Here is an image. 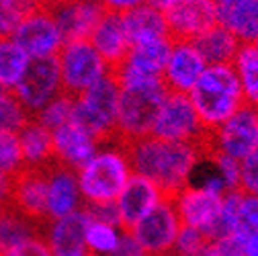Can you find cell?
<instances>
[{
  "label": "cell",
  "instance_id": "1",
  "mask_svg": "<svg viewBox=\"0 0 258 256\" xmlns=\"http://www.w3.org/2000/svg\"><path fill=\"white\" fill-rule=\"evenodd\" d=\"M127 148L134 174L152 180L166 197H174L190 184L192 174L207 156L205 144L166 142L154 136L127 144Z\"/></svg>",
  "mask_w": 258,
  "mask_h": 256
},
{
  "label": "cell",
  "instance_id": "2",
  "mask_svg": "<svg viewBox=\"0 0 258 256\" xmlns=\"http://www.w3.org/2000/svg\"><path fill=\"white\" fill-rule=\"evenodd\" d=\"M76 174L86 207L113 205L134 176L127 144L117 138L103 142L96 154L80 170H76Z\"/></svg>",
  "mask_w": 258,
  "mask_h": 256
},
{
  "label": "cell",
  "instance_id": "3",
  "mask_svg": "<svg viewBox=\"0 0 258 256\" xmlns=\"http://www.w3.org/2000/svg\"><path fill=\"white\" fill-rule=\"evenodd\" d=\"M115 78L121 88L117 140L132 144L152 134L154 119L160 111V105L164 103L168 90L162 78H142V76H115Z\"/></svg>",
  "mask_w": 258,
  "mask_h": 256
},
{
  "label": "cell",
  "instance_id": "4",
  "mask_svg": "<svg viewBox=\"0 0 258 256\" xmlns=\"http://www.w3.org/2000/svg\"><path fill=\"white\" fill-rule=\"evenodd\" d=\"M188 97L195 105L207 134L217 130L221 123H225L246 105L238 74L232 63L207 66L201 80L190 90Z\"/></svg>",
  "mask_w": 258,
  "mask_h": 256
},
{
  "label": "cell",
  "instance_id": "5",
  "mask_svg": "<svg viewBox=\"0 0 258 256\" xmlns=\"http://www.w3.org/2000/svg\"><path fill=\"white\" fill-rule=\"evenodd\" d=\"M119 82L111 74L86 92L74 97V119L101 142L117 138L119 115Z\"/></svg>",
  "mask_w": 258,
  "mask_h": 256
},
{
  "label": "cell",
  "instance_id": "6",
  "mask_svg": "<svg viewBox=\"0 0 258 256\" xmlns=\"http://www.w3.org/2000/svg\"><path fill=\"white\" fill-rule=\"evenodd\" d=\"M55 59L63 92L70 97H78V94L86 92L88 88L113 74V68L101 57V53L94 49L88 39L66 41Z\"/></svg>",
  "mask_w": 258,
  "mask_h": 256
},
{
  "label": "cell",
  "instance_id": "7",
  "mask_svg": "<svg viewBox=\"0 0 258 256\" xmlns=\"http://www.w3.org/2000/svg\"><path fill=\"white\" fill-rule=\"evenodd\" d=\"M154 138L182 144H205L207 130L188 94L168 92L154 119Z\"/></svg>",
  "mask_w": 258,
  "mask_h": 256
},
{
  "label": "cell",
  "instance_id": "8",
  "mask_svg": "<svg viewBox=\"0 0 258 256\" xmlns=\"http://www.w3.org/2000/svg\"><path fill=\"white\" fill-rule=\"evenodd\" d=\"M205 150L238 162L246 160L258 150V109L244 105L240 111H236L217 130L207 134Z\"/></svg>",
  "mask_w": 258,
  "mask_h": 256
},
{
  "label": "cell",
  "instance_id": "9",
  "mask_svg": "<svg viewBox=\"0 0 258 256\" xmlns=\"http://www.w3.org/2000/svg\"><path fill=\"white\" fill-rule=\"evenodd\" d=\"M180 230H182V221L176 213V207L172 199L166 197L127 232L134 236V240L140 244L144 254L172 256Z\"/></svg>",
  "mask_w": 258,
  "mask_h": 256
},
{
  "label": "cell",
  "instance_id": "10",
  "mask_svg": "<svg viewBox=\"0 0 258 256\" xmlns=\"http://www.w3.org/2000/svg\"><path fill=\"white\" fill-rule=\"evenodd\" d=\"M13 92L23 105V109L35 117L47 103H51L63 92L57 59L55 57L31 59L21 82L15 86Z\"/></svg>",
  "mask_w": 258,
  "mask_h": 256
},
{
  "label": "cell",
  "instance_id": "11",
  "mask_svg": "<svg viewBox=\"0 0 258 256\" xmlns=\"http://www.w3.org/2000/svg\"><path fill=\"white\" fill-rule=\"evenodd\" d=\"M15 43L27 53L29 59L55 57L66 39L53 17L51 9H35L13 35Z\"/></svg>",
  "mask_w": 258,
  "mask_h": 256
},
{
  "label": "cell",
  "instance_id": "12",
  "mask_svg": "<svg viewBox=\"0 0 258 256\" xmlns=\"http://www.w3.org/2000/svg\"><path fill=\"white\" fill-rule=\"evenodd\" d=\"M170 199L176 207V213L184 228L199 230L209 238L215 236L223 195L190 182Z\"/></svg>",
  "mask_w": 258,
  "mask_h": 256
},
{
  "label": "cell",
  "instance_id": "13",
  "mask_svg": "<svg viewBox=\"0 0 258 256\" xmlns=\"http://www.w3.org/2000/svg\"><path fill=\"white\" fill-rule=\"evenodd\" d=\"M205 70H207V61L201 55L195 41L172 39L170 55L162 72V82L168 92L190 94V90L197 86Z\"/></svg>",
  "mask_w": 258,
  "mask_h": 256
},
{
  "label": "cell",
  "instance_id": "14",
  "mask_svg": "<svg viewBox=\"0 0 258 256\" xmlns=\"http://www.w3.org/2000/svg\"><path fill=\"white\" fill-rule=\"evenodd\" d=\"M164 13L172 39L197 41L203 33L219 25L215 0H180Z\"/></svg>",
  "mask_w": 258,
  "mask_h": 256
},
{
  "label": "cell",
  "instance_id": "15",
  "mask_svg": "<svg viewBox=\"0 0 258 256\" xmlns=\"http://www.w3.org/2000/svg\"><path fill=\"white\" fill-rule=\"evenodd\" d=\"M45 221L66 217L86 207L76 170H70L61 164H51L45 168Z\"/></svg>",
  "mask_w": 258,
  "mask_h": 256
},
{
  "label": "cell",
  "instance_id": "16",
  "mask_svg": "<svg viewBox=\"0 0 258 256\" xmlns=\"http://www.w3.org/2000/svg\"><path fill=\"white\" fill-rule=\"evenodd\" d=\"M53 134V162L70 170H80L101 148V140L76 121L57 127Z\"/></svg>",
  "mask_w": 258,
  "mask_h": 256
},
{
  "label": "cell",
  "instance_id": "17",
  "mask_svg": "<svg viewBox=\"0 0 258 256\" xmlns=\"http://www.w3.org/2000/svg\"><path fill=\"white\" fill-rule=\"evenodd\" d=\"M88 221L90 213L86 207L66 217L45 221L41 228V236L47 242L51 256H88L84 246Z\"/></svg>",
  "mask_w": 258,
  "mask_h": 256
},
{
  "label": "cell",
  "instance_id": "18",
  "mask_svg": "<svg viewBox=\"0 0 258 256\" xmlns=\"http://www.w3.org/2000/svg\"><path fill=\"white\" fill-rule=\"evenodd\" d=\"M164 199L166 195L162 193V188L140 174H134L113 205H115L119 223L125 230H129Z\"/></svg>",
  "mask_w": 258,
  "mask_h": 256
},
{
  "label": "cell",
  "instance_id": "19",
  "mask_svg": "<svg viewBox=\"0 0 258 256\" xmlns=\"http://www.w3.org/2000/svg\"><path fill=\"white\" fill-rule=\"evenodd\" d=\"M258 232V197L244 190H230L223 195L219 223L213 238L238 236L246 238Z\"/></svg>",
  "mask_w": 258,
  "mask_h": 256
},
{
  "label": "cell",
  "instance_id": "20",
  "mask_svg": "<svg viewBox=\"0 0 258 256\" xmlns=\"http://www.w3.org/2000/svg\"><path fill=\"white\" fill-rule=\"evenodd\" d=\"M51 11L66 41L90 39L96 25L107 13L99 0H61Z\"/></svg>",
  "mask_w": 258,
  "mask_h": 256
},
{
  "label": "cell",
  "instance_id": "21",
  "mask_svg": "<svg viewBox=\"0 0 258 256\" xmlns=\"http://www.w3.org/2000/svg\"><path fill=\"white\" fill-rule=\"evenodd\" d=\"M172 37L134 43L121 66L113 70L115 76H142V78H162L166 59L170 55Z\"/></svg>",
  "mask_w": 258,
  "mask_h": 256
},
{
  "label": "cell",
  "instance_id": "22",
  "mask_svg": "<svg viewBox=\"0 0 258 256\" xmlns=\"http://www.w3.org/2000/svg\"><path fill=\"white\" fill-rule=\"evenodd\" d=\"M88 41L94 45V49L101 53V57L113 70L121 66L129 49H132V41L127 37L123 17L117 13H105Z\"/></svg>",
  "mask_w": 258,
  "mask_h": 256
},
{
  "label": "cell",
  "instance_id": "23",
  "mask_svg": "<svg viewBox=\"0 0 258 256\" xmlns=\"http://www.w3.org/2000/svg\"><path fill=\"white\" fill-rule=\"evenodd\" d=\"M45 170L25 168L21 174L15 176L13 186V207L21 213L29 215L39 223H45Z\"/></svg>",
  "mask_w": 258,
  "mask_h": 256
},
{
  "label": "cell",
  "instance_id": "24",
  "mask_svg": "<svg viewBox=\"0 0 258 256\" xmlns=\"http://www.w3.org/2000/svg\"><path fill=\"white\" fill-rule=\"evenodd\" d=\"M19 134L21 150H23V160H25V168H33V170H45L53 162V134L47 130L45 125H41L35 117H31Z\"/></svg>",
  "mask_w": 258,
  "mask_h": 256
},
{
  "label": "cell",
  "instance_id": "25",
  "mask_svg": "<svg viewBox=\"0 0 258 256\" xmlns=\"http://www.w3.org/2000/svg\"><path fill=\"white\" fill-rule=\"evenodd\" d=\"M121 17H123V25H125L127 37H129V41H132V45L170 37L166 13L160 7H156L154 3L132 9L129 13L121 15Z\"/></svg>",
  "mask_w": 258,
  "mask_h": 256
},
{
  "label": "cell",
  "instance_id": "26",
  "mask_svg": "<svg viewBox=\"0 0 258 256\" xmlns=\"http://www.w3.org/2000/svg\"><path fill=\"white\" fill-rule=\"evenodd\" d=\"M217 11L219 25L232 31L242 45L258 39V0H223Z\"/></svg>",
  "mask_w": 258,
  "mask_h": 256
},
{
  "label": "cell",
  "instance_id": "27",
  "mask_svg": "<svg viewBox=\"0 0 258 256\" xmlns=\"http://www.w3.org/2000/svg\"><path fill=\"white\" fill-rule=\"evenodd\" d=\"M195 45L199 47L201 55L205 57L207 66H223V63H232L242 47L240 39L221 25H215L203 33Z\"/></svg>",
  "mask_w": 258,
  "mask_h": 256
},
{
  "label": "cell",
  "instance_id": "28",
  "mask_svg": "<svg viewBox=\"0 0 258 256\" xmlns=\"http://www.w3.org/2000/svg\"><path fill=\"white\" fill-rule=\"evenodd\" d=\"M90 213V211H88ZM127 230L117 221H105L90 215L84 234V246L88 256H115Z\"/></svg>",
  "mask_w": 258,
  "mask_h": 256
},
{
  "label": "cell",
  "instance_id": "29",
  "mask_svg": "<svg viewBox=\"0 0 258 256\" xmlns=\"http://www.w3.org/2000/svg\"><path fill=\"white\" fill-rule=\"evenodd\" d=\"M43 223L31 219L29 215L21 213L13 205L5 211H0V250H7L19 244H25L41 236Z\"/></svg>",
  "mask_w": 258,
  "mask_h": 256
},
{
  "label": "cell",
  "instance_id": "30",
  "mask_svg": "<svg viewBox=\"0 0 258 256\" xmlns=\"http://www.w3.org/2000/svg\"><path fill=\"white\" fill-rule=\"evenodd\" d=\"M232 66L238 74L244 103L258 109V49L254 43L242 45Z\"/></svg>",
  "mask_w": 258,
  "mask_h": 256
},
{
  "label": "cell",
  "instance_id": "31",
  "mask_svg": "<svg viewBox=\"0 0 258 256\" xmlns=\"http://www.w3.org/2000/svg\"><path fill=\"white\" fill-rule=\"evenodd\" d=\"M27 53L15 43L13 37L0 39V88L15 90V86L21 82L27 66H29Z\"/></svg>",
  "mask_w": 258,
  "mask_h": 256
},
{
  "label": "cell",
  "instance_id": "32",
  "mask_svg": "<svg viewBox=\"0 0 258 256\" xmlns=\"http://www.w3.org/2000/svg\"><path fill=\"white\" fill-rule=\"evenodd\" d=\"M35 9H39L35 0H0V39L13 37Z\"/></svg>",
  "mask_w": 258,
  "mask_h": 256
},
{
  "label": "cell",
  "instance_id": "33",
  "mask_svg": "<svg viewBox=\"0 0 258 256\" xmlns=\"http://www.w3.org/2000/svg\"><path fill=\"white\" fill-rule=\"evenodd\" d=\"M25 170L23 150L17 132H0V172L7 176H17Z\"/></svg>",
  "mask_w": 258,
  "mask_h": 256
},
{
  "label": "cell",
  "instance_id": "34",
  "mask_svg": "<svg viewBox=\"0 0 258 256\" xmlns=\"http://www.w3.org/2000/svg\"><path fill=\"white\" fill-rule=\"evenodd\" d=\"M35 119L45 125L47 130H57V127L66 125L74 119V97H70V94L61 92L59 97H55L51 103H47L37 115Z\"/></svg>",
  "mask_w": 258,
  "mask_h": 256
},
{
  "label": "cell",
  "instance_id": "35",
  "mask_svg": "<svg viewBox=\"0 0 258 256\" xmlns=\"http://www.w3.org/2000/svg\"><path fill=\"white\" fill-rule=\"evenodd\" d=\"M31 119L13 90L0 88V132H19Z\"/></svg>",
  "mask_w": 258,
  "mask_h": 256
},
{
  "label": "cell",
  "instance_id": "36",
  "mask_svg": "<svg viewBox=\"0 0 258 256\" xmlns=\"http://www.w3.org/2000/svg\"><path fill=\"white\" fill-rule=\"evenodd\" d=\"M209 240L211 238L205 236L203 232L182 226L178 240H176V246L172 250V256H207Z\"/></svg>",
  "mask_w": 258,
  "mask_h": 256
},
{
  "label": "cell",
  "instance_id": "37",
  "mask_svg": "<svg viewBox=\"0 0 258 256\" xmlns=\"http://www.w3.org/2000/svg\"><path fill=\"white\" fill-rule=\"evenodd\" d=\"M207 158L211 166L215 168V172L219 174V178L223 180L225 188L230 190H240V178H242V162L238 160H232V158H225V156H217V154H209L207 152Z\"/></svg>",
  "mask_w": 258,
  "mask_h": 256
},
{
  "label": "cell",
  "instance_id": "38",
  "mask_svg": "<svg viewBox=\"0 0 258 256\" xmlns=\"http://www.w3.org/2000/svg\"><path fill=\"white\" fill-rule=\"evenodd\" d=\"M240 190L258 197V150L252 152L246 160H242V178Z\"/></svg>",
  "mask_w": 258,
  "mask_h": 256
},
{
  "label": "cell",
  "instance_id": "39",
  "mask_svg": "<svg viewBox=\"0 0 258 256\" xmlns=\"http://www.w3.org/2000/svg\"><path fill=\"white\" fill-rule=\"evenodd\" d=\"M0 256H51V250H49L47 242L43 240V236H37L25 244L0 250Z\"/></svg>",
  "mask_w": 258,
  "mask_h": 256
},
{
  "label": "cell",
  "instance_id": "40",
  "mask_svg": "<svg viewBox=\"0 0 258 256\" xmlns=\"http://www.w3.org/2000/svg\"><path fill=\"white\" fill-rule=\"evenodd\" d=\"M242 254V238L238 236H221L211 238L207 256H238Z\"/></svg>",
  "mask_w": 258,
  "mask_h": 256
},
{
  "label": "cell",
  "instance_id": "41",
  "mask_svg": "<svg viewBox=\"0 0 258 256\" xmlns=\"http://www.w3.org/2000/svg\"><path fill=\"white\" fill-rule=\"evenodd\" d=\"M101 7L107 13H117V15H125L132 9H138L142 5H148L152 0H99Z\"/></svg>",
  "mask_w": 258,
  "mask_h": 256
},
{
  "label": "cell",
  "instance_id": "42",
  "mask_svg": "<svg viewBox=\"0 0 258 256\" xmlns=\"http://www.w3.org/2000/svg\"><path fill=\"white\" fill-rule=\"evenodd\" d=\"M13 186H15V178L0 172V211H5L13 205Z\"/></svg>",
  "mask_w": 258,
  "mask_h": 256
},
{
  "label": "cell",
  "instance_id": "43",
  "mask_svg": "<svg viewBox=\"0 0 258 256\" xmlns=\"http://www.w3.org/2000/svg\"><path fill=\"white\" fill-rule=\"evenodd\" d=\"M115 256H144V252H142L140 244H138V242L134 240V236H132V234H129V232H127Z\"/></svg>",
  "mask_w": 258,
  "mask_h": 256
},
{
  "label": "cell",
  "instance_id": "44",
  "mask_svg": "<svg viewBox=\"0 0 258 256\" xmlns=\"http://www.w3.org/2000/svg\"><path fill=\"white\" fill-rule=\"evenodd\" d=\"M242 254L244 256H258V232L242 238Z\"/></svg>",
  "mask_w": 258,
  "mask_h": 256
},
{
  "label": "cell",
  "instance_id": "45",
  "mask_svg": "<svg viewBox=\"0 0 258 256\" xmlns=\"http://www.w3.org/2000/svg\"><path fill=\"white\" fill-rule=\"evenodd\" d=\"M152 3H154L156 7H160L162 11H168L170 7H174L176 3H180V0H152Z\"/></svg>",
  "mask_w": 258,
  "mask_h": 256
},
{
  "label": "cell",
  "instance_id": "46",
  "mask_svg": "<svg viewBox=\"0 0 258 256\" xmlns=\"http://www.w3.org/2000/svg\"><path fill=\"white\" fill-rule=\"evenodd\" d=\"M59 3H61V0H35V5L41 7V9H53Z\"/></svg>",
  "mask_w": 258,
  "mask_h": 256
},
{
  "label": "cell",
  "instance_id": "47",
  "mask_svg": "<svg viewBox=\"0 0 258 256\" xmlns=\"http://www.w3.org/2000/svg\"><path fill=\"white\" fill-rule=\"evenodd\" d=\"M254 45H256V49H258V39H256V41H254Z\"/></svg>",
  "mask_w": 258,
  "mask_h": 256
},
{
  "label": "cell",
  "instance_id": "48",
  "mask_svg": "<svg viewBox=\"0 0 258 256\" xmlns=\"http://www.w3.org/2000/svg\"><path fill=\"white\" fill-rule=\"evenodd\" d=\"M215 3H217V5H219V3H223V0H215Z\"/></svg>",
  "mask_w": 258,
  "mask_h": 256
},
{
  "label": "cell",
  "instance_id": "49",
  "mask_svg": "<svg viewBox=\"0 0 258 256\" xmlns=\"http://www.w3.org/2000/svg\"><path fill=\"white\" fill-rule=\"evenodd\" d=\"M238 256H244V254H238Z\"/></svg>",
  "mask_w": 258,
  "mask_h": 256
},
{
  "label": "cell",
  "instance_id": "50",
  "mask_svg": "<svg viewBox=\"0 0 258 256\" xmlns=\"http://www.w3.org/2000/svg\"><path fill=\"white\" fill-rule=\"evenodd\" d=\"M144 256H148V254H144Z\"/></svg>",
  "mask_w": 258,
  "mask_h": 256
}]
</instances>
